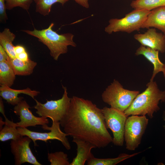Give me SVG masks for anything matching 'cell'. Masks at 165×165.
Instances as JSON below:
<instances>
[{
    "mask_svg": "<svg viewBox=\"0 0 165 165\" xmlns=\"http://www.w3.org/2000/svg\"><path fill=\"white\" fill-rule=\"evenodd\" d=\"M9 58L4 49L0 45V62L8 61Z\"/></svg>",
    "mask_w": 165,
    "mask_h": 165,
    "instance_id": "4316f807",
    "label": "cell"
},
{
    "mask_svg": "<svg viewBox=\"0 0 165 165\" xmlns=\"http://www.w3.org/2000/svg\"><path fill=\"white\" fill-rule=\"evenodd\" d=\"M54 25L52 23L48 27L41 30L34 28L33 30L22 31L38 38L48 48L51 56L57 61L61 55L67 52L68 46L75 47L76 45L73 40V35L71 33L59 34L52 29Z\"/></svg>",
    "mask_w": 165,
    "mask_h": 165,
    "instance_id": "3957f363",
    "label": "cell"
},
{
    "mask_svg": "<svg viewBox=\"0 0 165 165\" xmlns=\"http://www.w3.org/2000/svg\"><path fill=\"white\" fill-rule=\"evenodd\" d=\"M35 3L36 12L43 16L48 15L52 5L59 3L63 6L69 0H32Z\"/></svg>",
    "mask_w": 165,
    "mask_h": 165,
    "instance_id": "603a6c76",
    "label": "cell"
},
{
    "mask_svg": "<svg viewBox=\"0 0 165 165\" xmlns=\"http://www.w3.org/2000/svg\"><path fill=\"white\" fill-rule=\"evenodd\" d=\"M162 118L163 120L165 122V109L163 112L162 115ZM163 127L165 129V125L163 126Z\"/></svg>",
    "mask_w": 165,
    "mask_h": 165,
    "instance_id": "d6a6232c",
    "label": "cell"
},
{
    "mask_svg": "<svg viewBox=\"0 0 165 165\" xmlns=\"http://www.w3.org/2000/svg\"><path fill=\"white\" fill-rule=\"evenodd\" d=\"M48 160L51 165H70L68 155L62 151L48 153Z\"/></svg>",
    "mask_w": 165,
    "mask_h": 165,
    "instance_id": "cb8c5ba5",
    "label": "cell"
},
{
    "mask_svg": "<svg viewBox=\"0 0 165 165\" xmlns=\"http://www.w3.org/2000/svg\"><path fill=\"white\" fill-rule=\"evenodd\" d=\"M16 75L9 59L0 62V86L6 85L11 87L14 83Z\"/></svg>",
    "mask_w": 165,
    "mask_h": 165,
    "instance_id": "ac0fdd59",
    "label": "cell"
},
{
    "mask_svg": "<svg viewBox=\"0 0 165 165\" xmlns=\"http://www.w3.org/2000/svg\"><path fill=\"white\" fill-rule=\"evenodd\" d=\"M16 57L23 61H27L30 59L26 51L16 55Z\"/></svg>",
    "mask_w": 165,
    "mask_h": 165,
    "instance_id": "83f0119b",
    "label": "cell"
},
{
    "mask_svg": "<svg viewBox=\"0 0 165 165\" xmlns=\"http://www.w3.org/2000/svg\"><path fill=\"white\" fill-rule=\"evenodd\" d=\"M59 122L68 136L89 142L96 148L112 142L101 109L90 101L73 96L67 112Z\"/></svg>",
    "mask_w": 165,
    "mask_h": 165,
    "instance_id": "6da1fadb",
    "label": "cell"
},
{
    "mask_svg": "<svg viewBox=\"0 0 165 165\" xmlns=\"http://www.w3.org/2000/svg\"><path fill=\"white\" fill-rule=\"evenodd\" d=\"M5 124V121L4 122L2 121V118L0 117V130L2 128V126Z\"/></svg>",
    "mask_w": 165,
    "mask_h": 165,
    "instance_id": "1f68e13d",
    "label": "cell"
},
{
    "mask_svg": "<svg viewBox=\"0 0 165 165\" xmlns=\"http://www.w3.org/2000/svg\"><path fill=\"white\" fill-rule=\"evenodd\" d=\"M162 72L163 73V76L165 80V63L164 64L163 70Z\"/></svg>",
    "mask_w": 165,
    "mask_h": 165,
    "instance_id": "836d02e7",
    "label": "cell"
},
{
    "mask_svg": "<svg viewBox=\"0 0 165 165\" xmlns=\"http://www.w3.org/2000/svg\"><path fill=\"white\" fill-rule=\"evenodd\" d=\"M33 2L32 0H5L6 9L9 10L20 7L28 11Z\"/></svg>",
    "mask_w": 165,
    "mask_h": 165,
    "instance_id": "d4e9b609",
    "label": "cell"
},
{
    "mask_svg": "<svg viewBox=\"0 0 165 165\" xmlns=\"http://www.w3.org/2000/svg\"><path fill=\"white\" fill-rule=\"evenodd\" d=\"M16 38V35L7 28H5L0 33V45L6 51L10 58L16 57L14 46L13 44Z\"/></svg>",
    "mask_w": 165,
    "mask_h": 165,
    "instance_id": "d6986e66",
    "label": "cell"
},
{
    "mask_svg": "<svg viewBox=\"0 0 165 165\" xmlns=\"http://www.w3.org/2000/svg\"><path fill=\"white\" fill-rule=\"evenodd\" d=\"M32 140L26 136H21L15 140H11V151L14 156L15 165L28 163L34 165H41L36 160L29 147Z\"/></svg>",
    "mask_w": 165,
    "mask_h": 165,
    "instance_id": "30bf717a",
    "label": "cell"
},
{
    "mask_svg": "<svg viewBox=\"0 0 165 165\" xmlns=\"http://www.w3.org/2000/svg\"><path fill=\"white\" fill-rule=\"evenodd\" d=\"M30 106L25 100H22L13 108L15 114L19 116L20 121L16 123L17 127L27 128L37 125L45 126L49 123L47 118L37 117L34 116L29 110Z\"/></svg>",
    "mask_w": 165,
    "mask_h": 165,
    "instance_id": "8fae6325",
    "label": "cell"
},
{
    "mask_svg": "<svg viewBox=\"0 0 165 165\" xmlns=\"http://www.w3.org/2000/svg\"><path fill=\"white\" fill-rule=\"evenodd\" d=\"M134 38L143 46L158 50L161 53L165 52V35L156 31L154 28H148L143 34H137Z\"/></svg>",
    "mask_w": 165,
    "mask_h": 165,
    "instance_id": "7c38bea8",
    "label": "cell"
},
{
    "mask_svg": "<svg viewBox=\"0 0 165 165\" xmlns=\"http://www.w3.org/2000/svg\"><path fill=\"white\" fill-rule=\"evenodd\" d=\"M72 141L77 145V155L70 165H84L86 161L94 156L91 151L96 147L89 142L79 139L73 138Z\"/></svg>",
    "mask_w": 165,
    "mask_h": 165,
    "instance_id": "9a60e30c",
    "label": "cell"
},
{
    "mask_svg": "<svg viewBox=\"0 0 165 165\" xmlns=\"http://www.w3.org/2000/svg\"><path fill=\"white\" fill-rule=\"evenodd\" d=\"M146 86L145 90L137 96L124 111L127 116L147 115L152 119L160 109V102H165V90H161L156 81L150 80Z\"/></svg>",
    "mask_w": 165,
    "mask_h": 165,
    "instance_id": "7a4b0ae2",
    "label": "cell"
},
{
    "mask_svg": "<svg viewBox=\"0 0 165 165\" xmlns=\"http://www.w3.org/2000/svg\"><path fill=\"white\" fill-rule=\"evenodd\" d=\"M151 11L144 9H134L121 19L112 18L105 31L109 34L121 31L130 33L139 31Z\"/></svg>",
    "mask_w": 165,
    "mask_h": 165,
    "instance_id": "5b68a950",
    "label": "cell"
},
{
    "mask_svg": "<svg viewBox=\"0 0 165 165\" xmlns=\"http://www.w3.org/2000/svg\"><path fill=\"white\" fill-rule=\"evenodd\" d=\"M106 126L112 132V143L115 145L122 146L123 145L125 124L128 117L124 112L112 108L104 107L101 109Z\"/></svg>",
    "mask_w": 165,
    "mask_h": 165,
    "instance_id": "ba28073f",
    "label": "cell"
},
{
    "mask_svg": "<svg viewBox=\"0 0 165 165\" xmlns=\"http://www.w3.org/2000/svg\"><path fill=\"white\" fill-rule=\"evenodd\" d=\"M14 50L16 55L26 51L25 48L21 45H17L15 46Z\"/></svg>",
    "mask_w": 165,
    "mask_h": 165,
    "instance_id": "f1b7e54d",
    "label": "cell"
},
{
    "mask_svg": "<svg viewBox=\"0 0 165 165\" xmlns=\"http://www.w3.org/2000/svg\"><path fill=\"white\" fill-rule=\"evenodd\" d=\"M76 2L86 8L89 7L88 0H74Z\"/></svg>",
    "mask_w": 165,
    "mask_h": 165,
    "instance_id": "f546056e",
    "label": "cell"
},
{
    "mask_svg": "<svg viewBox=\"0 0 165 165\" xmlns=\"http://www.w3.org/2000/svg\"><path fill=\"white\" fill-rule=\"evenodd\" d=\"M6 9L5 0H0V21L1 23H6L8 19L6 13Z\"/></svg>",
    "mask_w": 165,
    "mask_h": 165,
    "instance_id": "484cf974",
    "label": "cell"
},
{
    "mask_svg": "<svg viewBox=\"0 0 165 165\" xmlns=\"http://www.w3.org/2000/svg\"><path fill=\"white\" fill-rule=\"evenodd\" d=\"M150 28L159 29L165 35V6L158 7L151 11L141 28Z\"/></svg>",
    "mask_w": 165,
    "mask_h": 165,
    "instance_id": "2e32d148",
    "label": "cell"
},
{
    "mask_svg": "<svg viewBox=\"0 0 165 165\" xmlns=\"http://www.w3.org/2000/svg\"><path fill=\"white\" fill-rule=\"evenodd\" d=\"M64 93L61 98L56 100H46L42 104L36 100L34 108L36 113L40 117L49 118L52 121L60 122L64 117L69 109L71 98L68 97L66 87L62 86Z\"/></svg>",
    "mask_w": 165,
    "mask_h": 165,
    "instance_id": "8992f818",
    "label": "cell"
},
{
    "mask_svg": "<svg viewBox=\"0 0 165 165\" xmlns=\"http://www.w3.org/2000/svg\"><path fill=\"white\" fill-rule=\"evenodd\" d=\"M130 5L135 9L151 11L158 7L165 6V0H134L131 2Z\"/></svg>",
    "mask_w": 165,
    "mask_h": 165,
    "instance_id": "7402d4cb",
    "label": "cell"
},
{
    "mask_svg": "<svg viewBox=\"0 0 165 165\" xmlns=\"http://www.w3.org/2000/svg\"><path fill=\"white\" fill-rule=\"evenodd\" d=\"M0 112L4 117L6 116L5 114L4 107L2 98L1 97L0 98Z\"/></svg>",
    "mask_w": 165,
    "mask_h": 165,
    "instance_id": "4dcf8cb0",
    "label": "cell"
},
{
    "mask_svg": "<svg viewBox=\"0 0 165 165\" xmlns=\"http://www.w3.org/2000/svg\"><path fill=\"white\" fill-rule=\"evenodd\" d=\"M159 53L158 50L142 45L137 49L135 53L136 56L143 55L153 64V70L150 81L153 80L156 75L163 70L164 64L160 60Z\"/></svg>",
    "mask_w": 165,
    "mask_h": 165,
    "instance_id": "5bb4252c",
    "label": "cell"
},
{
    "mask_svg": "<svg viewBox=\"0 0 165 165\" xmlns=\"http://www.w3.org/2000/svg\"><path fill=\"white\" fill-rule=\"evenodd\" d=\"M139 93L138 90L124 88L118 81L114 79L103 92L101 96L103 101L110 107L124 112Z\"/></svg>",
    "mask_w": 165,
    "mask_h": 165,
    "instance_id": "277c9868",
    "label": "cell"
},
{
    "mask_svg": "<svg viewBox=\"0 0 165 165\" xmlns=\"http://www.w3.org/2000/svg\"><path fill=\"white\" fill-rule=\"evenodd\" d=\"M59 122L52 121L51 127L47 125L42 126V128L45 130H50L48 132L41 133L35 132L29 130L26 128L17 127V129L22 136H28L33 141L35 146L37 144V140H41L46 142L50 140H57L61 142L66 149L68 150L71 149V146L65 133L63 132L60 128Z\"/></svg>",
    "mask_w": 165,
    "mask_h": 165,
    "instance_id": "9c48e42d",
    "label": "cell"
},
{
    "mask_svg": "<svg viewBox=\"0 0 165 165\" xmlns=\"http://www.w3.org/2000/svg\"><path fill=\"white\" fill-rule=\"evenodd\" d=\"M148 123V119L146 116L131 115L128 117L124 135L127 150L134 151L138 147Z\"/></svg>",
    "mask_w": 165,
    "mask_h": 165,
    "instance_id": "52a82bcc",
    "label": "cell"
},
{
    "mask_svg": "<svg viewBox=\"0 0 165 165\" xmlns=\"http://www.w3.org/2000/svg\"><path fill=\"white\" fill-rule=\"evenodd\" d=\"M140 152L131 154L121 153L117 157L111 158H98L94 156L87 161V165H115L141 153Z\"/></svg>",
    "mask_w": 165,
    "mask_h": 165,
    "instance_id": "44dd1931",
    "label": "cell"
},
{
    "mask_svg": "<svg viewBox=\"0 0 165 165\" xmlns=\"http://www.w3.org/2000/svg\"><path fill=\"white\" fill-rule=\"evenodd\" d=\"M9 61L16 75L26 76L33 72L37 63L29 59L27 61H23L16 57L9 58Z\"/></svg>",
    "mask_w": 165,
    "mask_h": 165,
    "instance_id": "e0dca14e",
    "label": "cell"
},
{
    "mask_svg": "<svg viewBox=\"0 0 165 165\" xmlns=\"http://www.w3.org/2000/svg\"><path fill=\"white\" fill-rule=\"evenodd\" d=\"M39 93V92L32 90L28 87L22 90H15L6 85H1L0 87V96L12 105H17L23 100V97H18L19 94H24L35 99L34 97Z\"/></svg>",
    "mask_w": 165,
    "mask_h": 165,
    "instance_id": "4fadbf2b",
    "label": "cell"
},
{
    "mask_svg": "<svg viewBox=\"0 0 165 165\" xmlns=\"http://www.w3.org/2000/svg\"><path fill=\"white\" fill-rule=\"evenodd\" d=\"M5 118V126L0 131V141L3 142L20 138L22 136L17 129L16 123L9 120L6 116Z\"/></svg>",
    "mask_w": 165,
    "mask_h": 165,
    "instance_id": "ffe728a7",
    "label": "cell"
}]
</instances>
